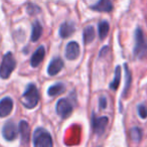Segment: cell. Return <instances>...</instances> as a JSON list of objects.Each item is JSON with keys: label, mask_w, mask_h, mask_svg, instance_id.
Instances as JSON below:
<instances>
[{"label": "cell", "mask_w": 147, "mask_h": 147, "mask_svg": "<svg viewBox=\"0 0 147 147\" xmlns=\"http://www.w3.org/2000/svg\"><path fill=\"white\" fill-rule=\"evenodd\" d=\"M39 101V94L35 85L29 84L21 97V103L27 109H33L37 106Z\"/></svg>", "instance_id": "6da1fadb"}, {"label": "cell", "mask_w": 147, "mask_h": 147, "mask_svg": "<svg viewBox=\"0 0 147 147\" xmlns=\"http://www.w3.org/2000/svg\"><path fill=\"white\" fill-rule=\"evenodd\" d=\"M134 55L138 59H143L147 55V39L143 30L139 27L135 31Z\"/></svg>", "instance_id": "7a4b0ae2"}, {"label": "cell", "mask_w": 147, "mask_h": 147, "mask_svg": "<svg viewBox=\"0 0 147 147\" xmlns=\"http://www.w3.org/2000/svg\"><path fill=\"white\" fill-rule=\"evenodd\" d=\"M53 139L49 132L43 128L35 129L33 134V145L36 147H51Z\"/></svg>", "instance_id": "3957f363"}, {"label": "cell", "mask_w": 147, "mask_h": 147, "mask_svg": "<svg viewBox=\"0 0 147 147\" xmlns=\"http://www.w3.org/2000/svg\"><path fill=\"white\" fill-rule=\"evenodd\" d=\"M15 65H16V61H15L12 53H7L3 57L2 63L0 67V77L2 79H8L11 73L14 71Z\"/></svg>", "instance_id": "277c9868"}, {"label": "cell", "mask_w": 147, "mask_h": 147, "mask_svg": "<svg viewBox=\"0 0 147 147\" xmlns=\"http://www.w3.org/2000/svg\"><path fill=\"white\" fill-rule=\"evenodd\" d=\"M55 109H57V115L59 117H61L63 119H67V117H69L71 112H73V107H71V103L65 98L59 99L57 101Z\"/></svg>", "instance_id": "5b68a950"}, {"label": "cell", "mask_w": 147, "mask_h": 147, "mask_svg": "<svg viewBox=\"0 0 147 147\" xmlns=\"http://www.w3.org/2000/svg\"><path fill=\"white\" fill-rule=\"evenodd\" d=\"M108 122H109L108 117H106V116L96 117L95 115H93L92 127H93V131H94L95 134L102 135L103 133H104V131L106 130Z\"/></svg>", "instance_id": "8992f818"}, {"label": "cell", "mask_w": 147, "mask_h": 147, "mask_svg": "<svg viewBox=\"0 0 147 147\" xmlns=\"http://www.w3.org/2000/svg\"><path fill=\"white\" fill-rule=\"evenodd\" d=\"M17 128L16 125L13 121H8L5 123V125L3 126L2 129V135L5 138V140L7 141H12L16 138L17 136Z\"/></svg>", "instance_id": "52a82bcc"}, {"label": "cell", "mask_w": 147, "mask_h": 147, "mask_svg": "<svg viewBox=\"0 0 147 147\" xmlns=\"http://www.w3.org/2000/svg\"><path fill=\"white\" fill-rule=\"evenodd\" d=\"M80 55V45L76 41H71L67 43L65 49V57L69 61H74Z\"/></svg>", "instance_id": "ba28073f"}, {"label": "cell", "mask_w": 147, "mask_h": 147, "mask_svg": "<svg viewBox=\"0 0 147 147\" xmlns=\"http://www.w3.org/2000/svg\"><path fill=\"white\" fill-rule=\"evenodd\" d=\"M13 109V101L9 97H5L0 101V118L8 116Z\"/></svg>", "instance_id": "9c48e42d"}, {"label": "cell", "mask_w": 147, "mask_h": 147, "mask_svg": "<svg viewBox=\"0 0 147 147\" xmlns=\"http://www.w3.org/2000/svg\"><path fill=\"white\" fill-rule=\"evenodd\" d=\"M63 67V61L59 57H55L49 63V67H47V74L49 76H55Z\"/></svg>", "instance_id": "30bf717a"}, {"label": "cell", "mask_w": 147, "mask_h": 147, "mask_svg": "<svg viewBox=\"0 0 147 147\" xmlns=\"http://www.w3.org/2000/svg\"><path fill=\"white\" fill-rule=\"evenodd\" d=\"M19 132H20L22 144H28L29 137H30V128H29V125L26 121H20V123H19Z\"/></svg>", "instance_id": "8fae6325"}, {"label": "cell", "mask_w": 147, "mask_h": 147, "mask_svg": "<svg viewBox=\"0 0 147 147\" xmlns=\"http://www.w3.org/2000/svg\"><path fill=\"white\" fill-rule=\"evenodd\" d=\"M45 55V47H39L36 51H34V53L32 55L30 59V65L32 67H36L40 65V63L43 61V57Z\"/></svg>", "instance_id": "7c38bea8"}, {"label": "cell", "mask_w": 147, "mask_h": 147, "mask_svg": "<svg viewBox=\"0 0 147 147\" xmlns=\"http://www.w3.org/2000/svg\"><path fill=\"white\" fill-rule=\"evenodd\" d=\"M91 8L100 12H110L113 9V4L111 0H99L96 4L91 6Z\"/></svg>", "instance_id": "4fadbf2b"}, {"label": "cell", "mask_w": 147, "mask_h": 147, "mask_svg": "<svg viewBox=\"0 0 147 147\" xmlns=\"http://www.w3.org/2000/svg\"><path fill=\"white\" fill-rule=\"evenodd\" d=\"M76 28H75V25L71 22H65L61 25L59 27V35L63 38H67V37L71 36L74 32H75Z\"/></svg>", "instance_id": "5bb4252c"}, {"label": "cell", "mask_w": 147, "mask_h": 147, "mask_svg": "<svg viewBox=\"0 0 147 147\" xmlns=\"http://www.w3.org/2000/svg\"><path fill=\"white\" fill-rule=\"evenodd\" d=\"M83 38H84L85 43L89 45L91 43L95 38V29L92 25H88L85 27L84 31H83Z\"/></svg>", "instance_id": "9a60e30c"}, {"label": "cell", "mask_w": 147, "mask_h": 147, "mask_svg": "<svg viewBox=\"0 0 147 147\" xmlns=\"http://www.w3.org/2000/svg\"><path fill=\"white\" fill-rule=\"evenodd\" d=\"M41 33H42V26L38 21H35L32 24V30H31V40L33 42L37 41L41 36Z\"/></svg>", "instance_id": "2e32d148"}, {"label": "cell", "mask_w": 147, "mask_h": 147, "mask_svg": "<svg viewBox=\"0 0 147 147\" xmlns=\"http://www.w3.org/2000/svg\"><path fill=\"white\" fill-rule=\"evenodd\" d=\"M65 90V86L61 83H57V84L53 85L51 87H49V90H47V94L51 97H55L59 94L63 93Z\"/></svg>", "instance_id": "e0dca14e"}, {"label": "cell", "mask_w": 147, "mask_h": 147, "mask_svg": "<svg viewBox=\"0 0 147 147\" xmlns=\"http://www.w3.org/2000/svg\"><path fill=\"white\" fill-rule=\"evenodd\" d=\"M120 80H121V67L120 65H117L116 69H115V76L114 80L112 81V83L110 84V89L113 91H116L119 88V85H120Z\"/></svg>", "instance_id": "ac0fdd59"}, {"label": "cell", "mask_w": 147, "mask_h": 147, "mask_svg": "<svg viewBox=\"0 0 147 147\" xmlns=\"http://www.w3.org/2000/svg\"><path fill=\"white\" fill-rule=\"evenodd\" d=\"M99 37L101 39H105L108 35L109 29H110V26H109V23L107 21L103 20L99 23Z\"/></svg>", "instance_id": "d6986e66"}, {"label": "cell", "mask_w": 147, "mask_h": 147, "mask_svg": "<svg viewBox=\"0 0 147 147\" xmlns=\"http://www.w3.org/2000/svg\"><path fill=\"white\" fill-rule=\"evenodd\" d=\"M124 67H125V74H126V85H125L124 91H123V97H126L129 92V89H130L131 83H132V75H131L130 71H129L127 63L124 65Z\"/></svg>", "instance_id": "ffe728a7"}, {"label": "cell", "mask_w": 147, "mask_h": 147, "mask_svg": "<svg viewBox=\"0 0 147 147\" xmlns=\"http://www.w3.org/2000/svg\"><path fill=\"white\" fill-rule=\"evenodd\" d=\"M130 136L131 139L135 142H139L142 138V130L138 127H134L130 130Z\"/></svg>", "instance_id": "44dd1931"}, {"label": "cell", "mask_w": 147, "mask_h": 147, "mask_svg": "<svg viewBox=\"0 0 147 147\" xmlns=\"http://www.w3.org/2000/svg\"><path fill=\"white\" fill-rule=\"evenodd\" d=\"M138 115L142 119L147 118V108L144 105H139L138 106Z\"/></svg>", "instance_id": "7402d4cb"}, {"label": "cell", "mask_w": 147, "mask_h": 147, "mask_svg": "<svg viewBox=\"0 0 147 147\" xmlns=\"http://www.w3.org/2000/svg\"><path fill=\"white\" fill-rule=\"evenodd\" d=\"M99 105H100V107L102 109H105L107 106V100L104 98V97H102V98H100V100H99Z\"/></svg>", "instance_id": "603a6c76"}, {"label": "cell", "mask_w": 147, "mask_h": 147, "mask_svg": "<svg viewBox=\"0 0 147 147\" xmlns=\"http://www.w3.org/2000/svg\"><path fill=\"white\" fill-rule=\"evenodd\" d=\"M107 49H108V47H103V49H102V51H101V53H100V55H105V53H106L107 51H107Z\"/></svg>", "instance_id": "cb8c5ba5"}]
</instances>
